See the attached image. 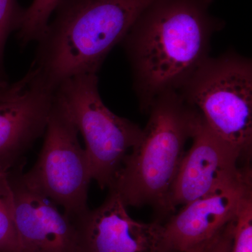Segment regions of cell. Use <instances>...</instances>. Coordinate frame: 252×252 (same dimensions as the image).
<instances>
[{
  "mask_svg": "<svg viewBox=\"0 0 252 252\" xmlns=\"http://www.w3.org/2000/svg\"><path fill=\"white\" fill-rule=\"evenodd\" d=\"M214 0H154L121 44L132 69L140 110L158 96L179 91L210 57L213 34L224 22L212 16Z\"/></svg>",
  "mask_w": 252,
  "mask_h": 252,
  "instance_id": "1",
  "label": "cell"
},
{
  "mask_svg": "<svg viewBox=\"0 0 252 252\" xmlns=\"http://www.w3.org/2000/svg\"><path fill=\"white\" fill-rule=\"evenodd\" d=\"M154 0H61L37 41L32 65L56 89L74 76L97 74L104 60Z\"/></svg>",
  "mask_w": 252,
  "mask_h": 252,
  "instance_id": "2",
  "label": "cell"
},
{
  "mask_svg": "<svg viewBox=\"0 0 252 252\" xmlns=\"http://www.w3.org/2000/svg\"><path fill=\"white\" fill-rule=\"evenodd\" d=\"M149 119L140 140L127 154L109 190L126 206L149 205L160 216L175 211L170 193L201 115L178 91L158 96L151 105Z\"/></svg>",
  "mask_w": 252,
  "mask_h": 252,
  "instance_id": "3",
  "label": "cell"
},
{
  "mask_svg": "<svg viewBox=\"0 0 252 252\" xmlns=\"http://www.w3.org/2000/svg\"><path fill=\"white\" fill-rule=\"evenodd\" d=\"M248 162L252 152V63L230 51L209 57L178 91Z\"/></svg>",
  "mask_w": 252,
  "mask_h": 252,
  "instance_id": "4",
  "label": "cell"
},
{
  "mask_svg": "<svg viewBox=\"0 0 252 252\" xmlns=\"http://www.w3.org/2000/svg\"><path fill=\"white\" fill-rule=\"evenodd\" d=\"M56 95L84 137L92 180L102 190L110 188L129 151L140 140L142 128L104 104L97 74L63 81L56 88Z\"/></svg>",
  "mask_w": 252,
  "mask_h": 252,
  "instance_id": "5",
  "label": "cell"
},
{
  "mask_svg": "<svg viewBox=\"0 0 252 252\" xmlns=\"http://www.w3.org/2000/svg\"><path fill=\"white\" fill-rule=\"evenodd\" d=\"M79 130L64 104L56 95L37 160L23 180L45 195L72 221L88 210V191L92 181L85 149Z\"/></svg>",
  "mask_w": 252,
  "mask_h": 252,
  "instance_id": "6",
  "label": "cell"
},
{
  "mask_svg": "<svg viewBox=\"0 0 252 252\" xmlns=\"http://www.w3.org/2000/svg\"><path fill=\"white\" fill-rule=\"evenodd\" d=\"M56 89L32 65L0 90V171L9 172L44 134Z\"/></svg>",
  "mask_w": 252,
  "mask_h": 252,
  "instance_id": "7",
  "label": "cell"
},
{
  "mask_svg": "<svg viewBox=\"0 0 252 252\" xmlns=\"http://www.w3.org/2000/svg\"><path fill=\"white\" fill-rule=\"evenodd\" d=\"M185 152L170 193V205L176 210L207 195L238 183L252 173L249 165L238 167L240 151L222 140L201 117Z\"/></svg>",
  "mask_w": 252,
  "mask_h": 252,
  "instance_id": "8",
  "label": "cell"
},
{
  "mask_svg": "<svg viewBox=\"0 0 252 252\" xmlns=\"http://www.w3.org/2000/svg\"><path fill=\"white\" fill-rule=\"evenodd\" d=\"M77 252H175L167 241L163 225L138 221L127 206L109 190L102 205L74 220Z\"/></svg>",
  "mask_w": 252,
  "mask_h": 252,
  "instance_id": "9",
  "label": "cell"
},
{
  "mask_svg": "<svg viewBox=\"0 0 252 252\" xmlns=\"http://www.w3.org/2000/svg\"><path fill=\"white\" fill-rule=\"evenodd\" d=\"M23 164L9 172L14 220L21 252H77L74 221L23 179Z\"/></svg>",
  "mask_w": 252,
  "mask_h": 252,
  "instance_id": "10",
  "label": "cell"
},
{
  "mask_svg": "<svg viewBox=\"0 0 252 252\" xmlns=\"http://www.w3.org/2000/svg\"><path fill=\"white\" fill-rule=\"evenodd\" d=\"M252 173L235 185L184 205L163 225L175 252H185L216 238L235 220L252 194Z\"/></svg>",
  "mask_w": 252,
  "mask_h": 252,
  "instance_id": "11",
  "label": "cell"
},
{
  "mask_svg": "<svg viewBox=\"0 0 252 252\" xmlns=\"http://www.w3.org/2000/svg\"><path fill=\"white\" fill-rule=\"evenodd\" d=\"M61 0H33L24 9L19 28L16 31L20 45L26 47L30 43L37 42L45 32L51 15Z\"/></svg>",
  "mask_w": 252,
  "mask_h": 252,
  "instance_id": "12",
  "label": "cell"
},
{
  "mask_svg": "<svg viewBox=\"0 0 252 252\" xmlns=\"http://www.w3.org/2000/svg\"><path fill=\"white\" fill-rule=\"evenodd\" d=\"M0 252H21L14 220V195L9 172L0 171Z\"/></svg>",
  "mask_w": 252,
  "mask_h": 252,
  "instance_id": "13",
  "label": "cell"
},
{
  "mask_svg": "<svg viewBox=\"0 0 252 252\" xmlns=\"http://www.w3.org/2000/svg\"><path fill=\"white\" fill-rule=\"evenodd\" d=\"M230 252H252V195L245 198L237 215Z\"/></svg>",
  "mask_w": 252,
  "mask_h": 252,
  "instance_id": "14",
  "label": "cell"
},
{
  "mask_svg": "<svg viewBox=\"0 0 252 252\" xmlns=\"http://www.w3.org/2000/svg\"><path fill=\"white\" fill-rule=\"evenodd\" d=\"M24 9L16 0H0V77H3L2 63L5 45L12 32L17 31Z\"/></svg>",
  "mask_w": 252,
  "mask_h": 252,
  "instance_id": "15",
  "label": "cell"
},
{
  "mask_svg": "<svg viewBox=\"0 0 252 252\" xmlns=\"http://www.w3.org/2000/svg\"><path fill=\"white\" fill-rule=\"evenodd\" d=\"M235 220L228 223L224 229L217 235L206 252H230L234 234Z\"/></svg>",
  "mask_w": 252,
  "mask_h": 252,
  "instance_id": "16",
  "label": "cell"
},
{
  "mask_svg": "<svg viewBox=\"0 0 252 252\" xmlns=\"http://www.w3.org/2000/svg\"><path fill=\"white\" fill-rule=\"evenodd\" d=\"M215 238L210 240V241L207 242V243L202 244V245H199V246L196 247V248L192 249V250H189V251L185 252H206L208 248H210V245L213 243L214 240H215Z\"/></svg>",
  "mask_w": 252,
  "mask_h": 252,
  "instance_id": "17",
  "label": "cell"
},
{
  "mask_svg": "<svg viewBox=\"0 0 252 252\" xmlns=\"http://www.w3.org/2000/svg\"><path fill=\"white\" fill-rule=\"evenodd\" d=\"M8 84H9V82L5 79V78L0 77V90L7 85Z\"/></svg>",
  "mask_w": 252,
  "mask_h": 252,
  "instance_id": "18",
  "label": "cell"
}]
</instances>
